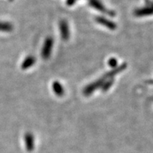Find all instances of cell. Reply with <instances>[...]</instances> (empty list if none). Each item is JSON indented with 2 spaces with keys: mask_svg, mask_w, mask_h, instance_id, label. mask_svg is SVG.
<instances>
[{
  "mask_svg": "<svg viewBox=\"0 0 153 153\" xmlns=\"http://www.w3.org/2000/svg\"><path fill=\"white\" fill-rule=\"evenodd\" d=\"M53 46V40L51 38H47L44 43V46L43 48V51H42V56L44 59L48 58L50 54H51V49Z\"/></svg>",
  "mask_w": 153,
  "mask_h": 153,
  "instance_id": "cell-1",
  "label": "cell"
},
{
  "mask_svg": "<svg viewBox=\"0 0 153 153\" xmlns=\"http://www.w3.org/2000/svg\"><path fill=\"white\" fill-rule=\"evenodd\" d=\"M36 62V58L32 55H28L24 59V60L23 61L22 63V65H21V68H22V70H27V69L30 68V67H32L35 64Z\"/></svg>",
  "mask_w": 153,
  "mask_h": 153,
  "instance_id": "cell-2",
  "label": "cell"
},
{
  "mask_svg": "<svg viewBox=\"0 0 153 153\" xmlns=\"http://www.w3.org/2000/svg\"><path fill=\"white\" fill-rule=\"evenodd\" d=\"M25 144H26V150L30 151L33 148V137L30 133H26L25 135Z\"/></svg>",
  "mask_w": 153,
  "mask_h": 153,
  "instance_id": "cell-3",
  "label": "cell"
},
{
  "mask_svg": "<svg viewBox=\"0 0 153 153\" xmlns=\"http://www.w3.org/2000/svg\"><path fill=\"white\" fill-rule=\"evenodd\" d=\"M13 25L9 22H0V31L1 32H11L13 30Z\"/></svg>",
  "mask_w": 153,
  "mask_h": 153,
  "instance_id": "cell-4",
  "label": "cell"
},
{
  "mask_svg": "<svg viewBox=\"0 0 153 153\" xmlns=\"http://www.w3.org/2000/svg\"><path fill=\"white\" fill-rule=\"evenodd\" d=\"M9 1H13V0H9Z\"/></svg>",
  "mask_w": 153,
  "mask_h": 153,
  "instance_id": "cell-5",
  "label": "cell"
}]
</instances>
